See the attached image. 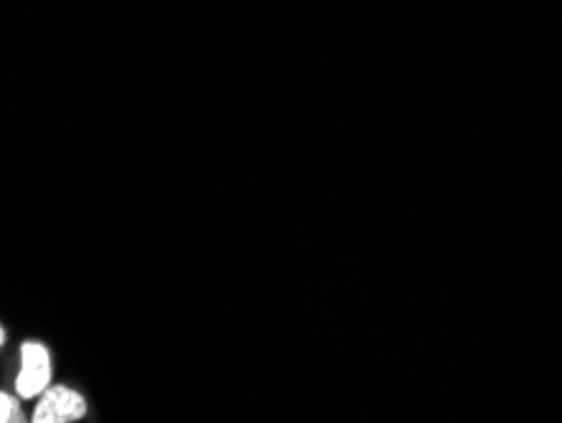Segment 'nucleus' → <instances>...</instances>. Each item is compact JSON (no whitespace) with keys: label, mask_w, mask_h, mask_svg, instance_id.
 Segmentation results:
<instances>
[{"label":"nucleus","mask_w":562,"mask_h":423,"mask_svg":"<svg viewBox=\"0 0 562 423\" xmlns=\"http://www.w3.org/2000/svg\"><path fill=\"white\" fill-rule=\"evenodd\" d=\"M87 416V398L69 386H48L33 405V423H71Z\"/></svg>","instance_id":"2"},{"label":"nucleus","mask_w":562,"mask_h":423,"mask_svg":"<svg viewBox=\"0 0 562 423\" xmlns=\"http://www.w3.org/2000/svg\"><path fill=\"white\" fill-rule=\"evenodd\" d=\"M26 421V413H23L19 393L3 391L0 388V423H23Z\"/></svg>","instance_id":"3"},{"label":"nucleus","mask_w":562,"mask_h":423,"mask_svg":"<svg viewBox=\"0 0 562 423\" xmlns=\"http://www.w3.org/2000/svg\"><path fill=\"white\" fill-rule=\"evenodd\" d=\"M5 343H8V330H5L3 322H0V350H3Z\"/></svg>","instance_id":"4"},{"label":"nucleus","mask_w":562,"mask_h":423,"mask_svg":"<svg viewBox=\"0 0 562 423\" xmlns=\"http://www.w3.org/2000/svg\"><path fill=\"white\" fill-rule=\"evenodd\" d=\"M54 363L52 350L38 339H23L19 347V372L13 378V391L21 401H33L52 386Z\"/></svg>","instance_id":"1"}]
</instances>
